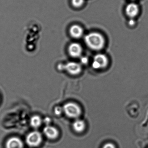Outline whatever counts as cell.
<instances>
[{
	"mask_svg": "<svg viewBox=\"0 0 148 148\" xmlns=\"http://www.w3.org/2000/svg\"><path fill=\"white\" fill-rule=\"evenodd\" d=\"M84 40L87 46L94 50H101L103 48L105 44L104 37L98 32L89 33L85 36Z\"/></svg>",
	"mask_w": 148,
	"mask_h": 148,
	"instance_id": "cell-1",
	"label": "cell"
},
{
	"mask_svg": "<svg viewBox=\"0 0 148 148\" xmlns=\"http://www.w3.org/2000/svg\"><path fill=\"white\" fill-rule=\"evenodd\" d=\"M25 142L27 145L30 147H37L42 143V135L39 131L30 132L26 136Z\"/></svg>",
	"mask_w": 148,
	"mask_h": 148,
	"instance_id": "cell-2",
	"label": "cell"
},
{
	"mask_svg": "<svg viewBox=\"0 0 148 148\" xmlns=\"http://www.w3.org/2000/svg\"><path fill=\"white\" fill-rule=\"evenodd\" d=\"M63 110L67 116L76 119L81 114L82 110L79 105L73 102L66 103L63 106Z\"/></svg>",
	"mask_w": 148,
	"mask_h": 148,
	"instance_id": "cell-3",
	"label": "cell"
},
{
	"mask_svg": "<svg viewBox=\"0 0 148 148\" xmlns=\"http://www.w3.org/2000/svg\"><path fill=\"white\" fill-rule=\"evenodd\" d=\"M108 63V60L106 56L98 54L94 57L92 67L94 69H99L105 68Z\"/></svg>",
	"mask_w": 148,
	"mask_h": 148,
	"instance_id": "cell-4",
	"label": "cell"
},
{
	"mask_svg": "<svg viewBox=\"0 0 148 148\" xmlns=\"http://www.w3.org/2000/svg\"><path fill=\"white\" fill-rule=\"evenodd\" d=\"M43 134L46 138L50 140H55L59 137L60 133L56 128L50 125H47L43 129Z\"/></svg>",
	"mask_w": 148,
	"mask_h": 148,
	"instance_id": "cell-5",
	"label": "cell"
},
{
	"mask_svg": "<svg viewBox=\"0 0 148 148\" xmlns=\"http://www.w3.org/2000/svg\"><path fill=\"white\" fill-rule=\"evenodd\" d=\"M139 6L138 4L134 2L130 3L127 4L125 9L126 15L130 19H134L138 15L139 13Z\"/></svg>",
	"mask_w": 148,
	"mask_h": 148,
	"instance_id": "cell-6",
	"label": "cell"
},
{
	"mask_svg": "<svg viewBox=\"0 0 148 148\" xmlns=\"http://www.w3.org/2000/svg\"><path fill=\"white\" fill-rule=\"evenodd\" d=\"M24 144L21 139L17 136L10 137L6 141L5 148H23Z\"/></svg>",
	"mask_w": 148,
	"mask_h": 148,
	"instance_id": "cell-7",
	"label": "cell"
},
{
	"mask_svg": "<svg viewBox=\"0 0 148 148\" xmlns=\"http://www.w3.org/2000/svg\"><path fill=\"white\" fill-rule=\"evenodd\" d=\"M63 68L68 73L73 75H77L81 72V66L75 62H69L63 66Z\"/></svg>",
	"mask_w": 148,
	"mask_h": 148,
	"instance_id": "cell-8",
	"label": "cell"
},
{
	"mask_svg": "<svg viewBox=\"0 0 148 148\" xmlns=\"http://www.w3.org/2000/svg\"><path fill=\"white\" fill-rule=\"evenodd\" d=\"M68 53L73 58H77L81 55L82 48L80 44L76 42L71 43L69 46Z\"/></svg>",
	"mask_w": 148,
	"mask_h": 148,
	"instance_id": "cell-9",
	"label": "cell"
},
{
	"mask_svg": "<svg viewBox=\"0 0 148 148\" xmlns=\"http://www.w3.org/2000/svg\"><path fill=\"white\" fill-rule=\"evenodd\" d=\"M69 33L71 37L75 39H79L83 36L84 31L80 25L74 24L69 29Z\"/></svg>",
	"mask_w": 148,
	"mask_h": 148,
	"instance_id": "cell-10",
	"label": "cell"
},
{
	"mask_svg": "<svg viewBox=\"0 0 148 148\" xmlns=\"http://www.w3.org/2000/svg\"><path fill=\"white\" fill-rule=\"evenodd\" d=\"M72 128L75 132L77 134H81L83 133L86 129V123L83 120L77 119L73 123Z\"/></svg>",
	"mask_w": 148,
	"mask_h": 148,
	"instance_id": "cell-11",
	"label": "cell"
},
{
	"mask_svg": "<svg viewBox=\"0 0 148 148\" xmlns=\"http://www.w3.org/2000/svg\"><path fill=\"white\" fill-rule=\"evenodd\" d=\"M30 125L32 127L37 129L40 127L42 124V120L39 116L35 115L30 118Z\"/></svg>",
	"mask_w": 148,
	"mask_h": 148,
	"instance_id": "cell-12",
	"label": "cell"
},
{
	"mask_svg": "<svg viewBox=\"0 0 148 148\" xmlns=\"http://www.w3.org/2000/svg\"><path fill=\"white\" fill-rule=\"evenodd\" d=\"M71 3L74 8H79L83 6L85 0H71Z\"/></svg>",
	"mask_w": 148,
	"mask_h": 148,
	"instance_id": "cell-13",
	"label": "cell"
},
{
	"mask_svg": "<svg viewBox=\"0 0 148 148\" xmlns=\"http://www.w3.org/2000/svg\"><path fill=\"white\" fill-rule=\"evenodd\" d=\"M103 148H116L114 144L110 143H106L103 147Z\"/></svg>",
	"mask_w": 148,
	"mask_h": 148,
	"instance_id": "cell-14",
	"label": "cell"
},
{
	"mask_svg": "<svg viewBox=\"0 0 148 148\" xmlns=\"http://www.w3.org/2000/svg\"><path fill=\"white\" fill-rule=\"evenodd\" d=\"M81 61L82 63H83V64H86L87 63L88 60V59L87 57H83L81 58Z\"/></svg>",
	"mask_w": 148,
	"mask_h": 148,
	"instance_id": "cell-15",
	"label": "cell"
},
{
	"mask_svg": "<svg viewBox=\"0 0 148 148\" xmlns=\"http://www.w3.org/2000/svg\"><path fill=\"white\" fill-rule=\"evenodd\" d=\"M135 21L134 19H130L128 22L129 25L130 26H134L135 24Z\"/></svg>",
	"mask_w": 148,
	"mask_h": 148,
	"instance_id": "cell-16",
	"label": "cell"
},
{
	"mask_svg": "<svg viewBox=\"0 0 148 148\" xmlns=\"http://www.w3.org/2000/svg\"><path fill=\"white\" fill-rule=\"evenodd\" d=\"M57 109H55V112L56 114L57 115H59L61 113V110L60 108H57Z\"/></svg>",
	"mask_w": 148,
	"mask_h": 148,
	"instance_id": "cell-17",
	"label": "cell"
}]
</instances>
